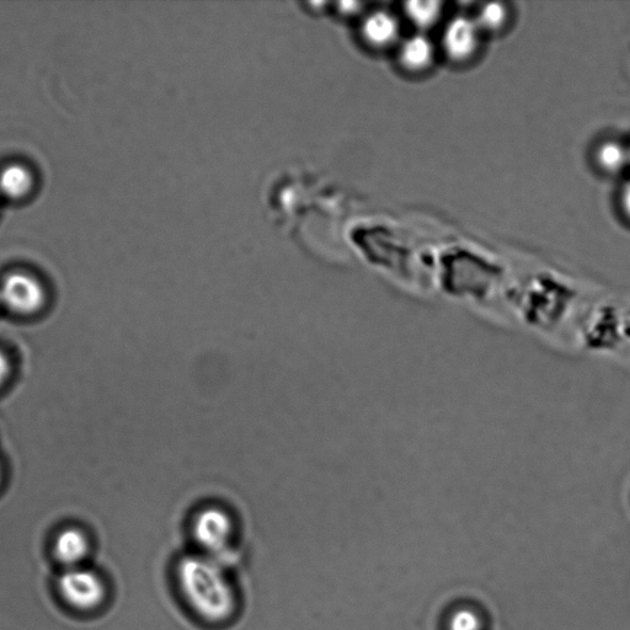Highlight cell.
I'll return each mask as SVG.
<instances>
[{"label": "cell", "instance_id": "obj_1", "mask_svg": "<svg viewBox=\"0 0 630 630\" xmlns=\"http://www.w3.org/2000/svg\"><path fill=\"white\" fill-rule=\"evenodd\" d=\"M178 580L186 603L195 615L208 623H223L236 611V596L223 571L215 562L186 557L178 568Z\"/></svg>", "mask_w": 630, "mask_h": 630}, {"label": "cell", "instance_id": "obj_2", "mask_svg": "<svg viewBox=\"0 0 630 630\" xmlns=\"http://www.w3.org/2000/svg\"><path fill=\"white\" fill-rule=\"evenodd\" d=\"M483 31L477 21L458 15L450 20L442 34V50L453 63H468L477 57L482 46Z\"/></svg>", "mask_w": 630, "mask_h": 630}, {"label": "cell", "instance_id": "obj_3", "mask_svg": "<svg viewBox=\"0 0 630 630\" xmlns=\"http://www.w3.org/2000/svg\"><path fill=\"white\" fill-rule=\"evenodd\" d=\"M58 590L69 606L79 611H92L103 603L105 586L93 571L72 569L58 580Z\"/></svg>", "mask_w": 630, "mask_h": 630}, {"label": "cell", "instance_id": "obj_4", "mask_svg": "<svg viewBox=\"0 0 630 630\" xmlns=\"http://www.w3.org/2000/svg\"><path fill=\"white\" fill-rule=\"evenodd\" d=\"M45 302L40 281L25 272H13L0 282V304L19 314L39 311Z\"/></svg>", "mask_w": 630, "mask_h": 630}, {"label": "cell", "instance_id": "obj_5", "mask_svg": "<svg viewBox=\"0 0 630 630\" xmlns=\"http://www.w3.org/2000/svg\"><path fill=\"white\" fill-rule=\"evenodd\" d=\"M194 532L202 548L212 554H220L226 552L231 543L232 523L223 512L208 510L197 519Z\"/></svg>", "mask_w": 630, "mask_h": 630}, {"label": "cell", "instance_id": "obj_6", "mask_svg": "<svg viewBox=\"0 0 630 630\" xmlns=\"http://www.w3.org/2000/svg\"><path fill=\"white\" fill-rule=\"evenodd\" d=\"M436 62V47L429 36L419 32L405 39L399 47V63L411 74L429 72Z\"/></svg>", "mask_w": 630, "mask_h": 630}, {"label": "cell", "instance_id": "obj_7", "mask_svg": "<svg viewBox=\"0 0 630 630\" xmlns=\"http://www.w3.org/2000/svg\"><path fill=\"white\" fill-rule=\"evenodd\" d=\"M34 175L26 165L13 163L0 170V196L21 200L34 188Z\"/></svg>", "mask_w": 630, "mask_h": 630}, {"label": "cell", "instance_id": "obj_8", "mask_svg": "<svg viewBox=\"0 0 630 630\" xmlns=\"http://www.w3.org/2000/svg\"><path fill=\"white\" fill-rule=\"evenodd\" d=\"M89 552V541L87 536L77 528H68L56 537L53 544V554L58 562L69 565H76L87 557Z\"/></svg>", "mask_w": 630, "mask_h": 630}, {"label": "cell", "instance_id": "obj_9", "mask_svg": "<svg viewBox=\"0 0 630 630\" xmlns=\"http://www.w3.org/2000/svg\"><path fill=\"white\" fill-rule=\"evenodd\" d=\"M365 32L371 45L378 48L392 47L399 41V21L391 13L379 12L368 19Z\"/></svg>", "mask_w": 630, "mask_h": 630}, {"label": "cell", "instance_id": "obj_10", "mask_svg": "<svg viewBox=\"0 0 630 630\" xmlns=\"http://www.w3.org/2000/svg\"><path fill=\"white\" fill-rule=\"evenodd\" d=\"M595 162L607 175L621 174L630 164V149L617 141L603 142L597 148Z\"/></svg>", "mask_w": 630, "mask_h": 630}, {"label": "cell", "instance_id": "obj_11", "mask_svg": "<svg viewBox=\"0 0 630 630\" xmlns=\"http://www.w3.org/2000/svg\"><path fill=\"white\" fill-rule=\"evenodd\" d=\"M405 14L416 29L423 32L434 28L443 14V4L435 0H416L405 4Z\"/></svg>", "mask_w": 630, "mask_h": 630}, {"label": "cell", "instance_id": "obj_12", "mask_svg": "<svg viewBox=\"0 0 630 630\" xmlns=\"http://www.w3.org/2000/svg\"><path fill=\"white\" fill-rule=\"evenodd\" d=\"M475 21L479 25L480 30L496 34L503 31L510 21V9L504 3H487L479 9Z\"/></svg>", "mask_w": 630, "mask_h": 630}, {"label": "cell", "instance_id": "obj_13", "mask_svg": "<svg viewBox=\"0 0 630 630\" xmlns=\"http://www.w3.org/2000/svg\"><path fill=\"white\" fill-rule=\"evenodd\" d=\"M448 630H484L483 617L474 608L461 607L448 618Z\"/></svg>", "mask_w": 630, "mask_h": 630}, {"label": "cell", "instance_id": "obj_14", "mask_svg": "<svg viewBox=\"0 0 630 630\" xmlns=\"http://www.w3.org/2000/svg\"><path fill=\"white\" fill-rule=\"evenodd\" d=\"M10 373V362L4 352L0 351V386L7 381Z\"/></svg>", "mask_w": 630, "mask_h": 630}, {"label": "cell", "instance_id": "obj_15", "mask_svg": "<svg viewBox=\"0 0 630 630\" xmlns=\"http://www.w3.org/2000/svg\"><path fill=\"white\" fill-rule=\"evenodd\" d=\"M621 206L624 215H626L630 220V183L624 186L621 192Z\"/></svg>", "mask_w": 630, "mask_h": 630}, {"label": "cell", "instance_id": "obj_16", "mask_svg": "<svg viewBox=\"0 0 630 630\" xmlns=\"http://www.w3.org/2000/svg\"><path fill=\"white\" fill-rule=\"evenodd\" d=\"M630 149V148H629Z\"/></svg>", "mask_w": 630, "mask_h": 630}]
</instances>
